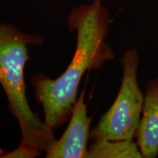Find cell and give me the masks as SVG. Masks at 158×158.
<instances>
[{"mask_svg": "<svg viewBox=\"0 0 158 158\" xmlns=\"http://www.w3.org/2000/svg\"><path fill=\"white\" fill-rule=\"evenodd\" d=\"M84 95L83 90L73 108L68 127L45 152L46 158H88L87 143L92 118L87 116Z\"/></svg>", "mask_w": 158, "mask_h": 158, "instance_id": "cell-4", "label": "cell"}, {"mask_svg": "<svg viewBox=\"0 0 158 158\" xmlns=\"http://www.w3.org/2000/svg\"><path fill=\"white\" fill-rule=\"evenodd\" d=\"M6 154H7V153L5 152L2 151V150L0 149V157H4Z\"/></svg>", "mask_w": 158, "mask_h": 158, "instance_id": "cell-7", "label": "cell"}, {"mask_svg": "<svg viewBox=\"0 0 158 158\" xmlns=\"http://www.w3.org/2000/svg\"><path fill=\"white\" fill-rule=\"evenodd\" d=\"M88 158H143L136 142L96 140L88 148Z\"/></svg>", "mask_w": 158, "mask_h": 158, "instance_id": "cell-6", "label": "cell"}, {"mask_svg": "<svg viewBox=\"0 0 158 158\" xmlns=\"http://www.w3.org/2000/svg\"><path fill=\"white\" fill-rule=\"evenodd\" d=\"M144 94L143 111L135 138L143 158H155L158 156V76L147 83Z\"/></svg>", "mask_w": 158, "mask_h": 158, "instance_id": "cell-5", "label": "cell"}, {"mask_svg": "<svg viewBox=\"0 0 158 158\" xmlns=\"http://www.w3.org/2000/svg\"><path fill=\"white\" fill-rule=\"evenodd\" d=\"M42 43L41 37L24 34L13 25L0 23V84L21 134L20 145L5 157H37L55 141L52 128L31 110L26 92L24 68L29 60L28 45Z\"/></svg>", "mask_w": 158, "mask_h": 158, "instance_id": "cell-2", "label": "cell"}, {"mask_svg": "<svg viewBox=\"0 0 158 158\" xmlns=\"http://www.w3.org/2000/svg\"><path fill=\"white\" fill-rule=\"evenodd\" d=\"M68 23L70 30H76L77 34L76 51L70 64L56 79L41 74L31 79L45 123L53 130L66 123L70 117L84 73L99 70L115 58L113 49L106 42L110 19L101 0L74 8L68 16Z\"/></svg>", "mask_w": 158, "mask_h": 158, "instance_id": "cell-1", "label": "cell"}, {"mask_svg": "<svg viewBox=\"0 0 158 158\" xmlns=\"http://www.w3.org/2000/svg\"><path fill=\"white\" fill-rule=\"evenodd\" d=\"M122 78L113 105L90 133V138L111 141H133L141 122L145 94L139 87L138 70L139 54L127 49L122 57Z\"/></svg>", "mask_w": 158, "mask_h": 158, "instance_id": "cell-3", "label": "cell"}]
</instances>
